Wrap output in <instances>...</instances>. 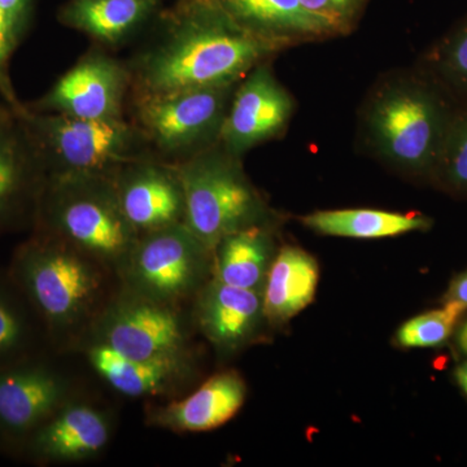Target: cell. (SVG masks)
Wrapping results in <instances>:
<instances>
[{
  "mask_svg": "<svg viewBox=\"0 0 467 467\" xmlns=\"http://www.w3.org/2000/svg\"><path fill=\"white\" fill-rule=\"evenodd\" d=\"M18 45H20V41L12 32L7 18L0 9V99L5 101L15 112H17L24 104L18 100L11 81V75H9V63H11L12 55Z\"/></svg>",
  "mask_w": 467,
  "mask_h": 467,
  "instance_id": "obj_29",
  "label": "cell"
},
{
  "mask_svg": "<svg viewBox=\"0 0 467 467\" xmlns=\"http://www.w3.org/2000/svg\"><path fill=\"white\" fill-rule=\"evenodd\" d=\"M301 3L330 30L334 38L353 33L364 15L368 0H301Z\"/></svg>",
  "mask_w": 467,
  "mask_h": 467,
  "instance_id": "obj_28",
  "label": "cell"
},
{
  "mask_svg": "<svg viewBox=\"0 0 467 467\" xmlns=\"http://www.w3.org/2000/svg\"><path fill=\"white\" fill-rule=\"evenodd\" d=\"M46 181L41 159L16 112L0 117V226L36 208Z\"/></svg>",
  "mask_w": 467,
  "mask_h": 467,
  "instance_id": "obj_18",
  "label": "cell"
},
{
  "mask_svg": "<svg viewBox=\"0 0 467 467\" xmlns=\"http://www.w3.org/2000/svg\"><path fill=\"white\" fill-rule=\"evenodd\" d=\"M319 278L317 260L295 245L276 251L263 290L266 322L290 321L315 299Z\"/></svg>",
  "mask_w": 467,
  "mask_h": 467,
  "instance_id": "obj_21",
  "label": "cell"
},
{
  "mask_svg": "<svg viewBox=\"0 0 467 467\" xmlns=\"http://www.w3.org/2000/svg\"><path fill=\"white\" fill-rule=\"evenodd\" d=\"M91 342L101 343L126 358H190L189 331L178 306L122 290L91 325Z\"/></svg>",
  "mask_w": 467,
  "mask_h": 467,
  "instance_id": "obj_9",
  "label": "cell"
},
{
  "mask_svg": "<svg viewBox=\"0 0 467 467\" xmlns=\"http://www.w3.org/2000/svg\"><path fill=\"white\" fill-rule=\"evenodd\" d=\"M175 167L186 199L184 223L212 252L230 234L275 225V213L251 182L242 158L220 143Z\"/></svg>",
  "mask_w": 467,
  "mask_h": 467,
  "instance_id": "obj_6",
  "label": "cell"
},
{
  "mask_svg": "<svg viewBox=\"0 0 467 467\" xmlns=\"http://www.w3.org/2000/svg\"><path fill=\"white\" fill-rule=\"evenodd\" d=\"M70 399L69 380L47 362L23 358L0 367V435L26 441Z\"/></svg>",
  "mask_w": 467,
  "mask_h": 467,
  "instance_id": "obj_12",
  "label": "cell"
},
{
  "mask_svg": "<svg viewBox=\"0 0 467 467\" xmlns=\"http://www.w3.org/2000/svg\"><path fill=\"white\" fill-rule=\"evenodd\" d=\"M432 178L454 192H467V103L454 107Z\"/></svg>",
  "mask_w": 467,
  "mask_h": 467,
  "instance_id": "obj_27",
  "label": "cell"
},
{
  "mask_svg": "<svg viewBox=\"0 0 467 467\" xmlns=\"http://www.w3.org/2000/svg\"><path fill=\"white\" fill-rule=\"evenodd\" d=\"M275 254L273 225L230 234L213 250L212 276L234 287L263 292Z\"/></svg>",
  "mask_w": 467,
  "mask_h": 467,
  "instance_id": "obj_22",
  "label": "cell"
},
{
  "mask_svg": "<svg viewBox=\"0 0 467 467\" xmlns=\"http://www.w3.org/2000/svg\"><path fill=\"white\" fill-rule=\"evenodd\" d=\"M158 24L126 61L131 94L234 84L284 52L239 26L217 0H180L160 12Z\"/></svg>",
  "mask_w": 467,
  "mask_h": 467,
  "instance_id": "obj_1",
  "label": "cell"
},
{
  "mask_svg": "<svg viewBox=\"0 0 467 467\" xmlns=\"http://www.w3.org/2000/svg\"><path fill=\"white\" fill-rule=\"evenodd\" d=\"M301 223L321 235L353 239L391 238L408 233L425 232L432 225L431 218L423 214L368 208L313 212L301 217Z\"/></svg>",
  "mask_w": 467,
  "mask_h": 467,
  "instance_id": "obj_23",
  "label": "cell"
},
{
  "mask_svg": "<svg viewBox=\"0 0 467 467\" xmlns=\"http://www.w3.org/2000/svg\"><path fill=\"white\" fill-rule=\"evenodd\" d=\"M160 7L161 0H69L57 17L64 26L113 50L158 16Z\"/></svg>",
  "mask_w": 467,
  "mask_h": 467,
  "instance_id": "obj_20",
  "label": "cell"
},
{
  "mask_svg": "<svg viewBox=\"0 0 467 467\" xmlns=\"http://www.w3.org/2000/svg\"><path fill=\"white\" fill-rule=\"evenodd\" d=\"M456 379L462 391L467 395V359L457 368Z\"/></svg>",
  "mask_w": 467,
  "mask_h": 467,
  "instance_id": "obj_32",
  "label": "cell"
},
{
  "mask_svg": "<svg viewBox=\"0 0 467 467\" xmlns=\"http://www.w3.org/2000/svg\"><path fill=\"white\" fill-rule=\"evenodd\" d=\"M16 115L41 159L46 178L79 174L115 177L129 162L155 156L129 117L107 121L77 119L34 112L26 104Z\"/></svg>",
  "mask_w": 467,
  "mask_h": 467,
  "instance_id": "obj_5",
  "label": "cell"
},
{
  "mask_svg": "<svg viewBox=\"0 0 467 467\" xmlns=\"http://www.w3.org/2000/svg\"><path fill=\"white\" fill-rule=\"evenodd\" d=\"M32 7L33 0H0V9L20 42L29 26Z\"/></svg>",
  "mask_w": 467,
  "mask_h": 467,
  "instance_id": "obj_30",
  "label": "cell"
},
{
  "mask_svg": "<svg viewBox=\"0 0 467 467\" xmlns=\"http://www.w3.org/2000/svg\"><path fill=\"white\" fill-rule=\"evenodd\" d=\"M110 270L52 236L36 233L21 245L11 279L58 340L91 327L107 299Z\"/></svg>",
  "mask_w": 467,
  "mask_h": 467,
  "instance_id": "obj_3",
  "label": "cell"
},
{
  "mask_svg": "<svg viewBox=\"0 0 467 467\" xmlns=\"http://www.w3.org/2000/svg\"><path fill=\"white\" fill-rule=\"evenodd\" d=\"M444 301H456L467 308V272L453 279L445 294Z\"/></svg>",
  "mask_w": 467,
  "mask_h": 467,
  "instance_id": "obj_31",
  "label": "cell"
},
{
  "mask_svg": "<svg viewBox=\"0 0 467 467\" xmlns=\"http://www.w3.org/2000/svg\"><path fill=\"white\" fill-rule=\"evenodd\" d=\"M8 112H12V109H9V107L7 106V104L5 103V101L0 99V117L7 115Z\"/></svg>",
  "mask_w": 467,
  "mask_h": 467,
  "instance_id": "obj_34",
  "label": "cell"
},
{
  "mask_svg": "<svg viewBox=\"0 0 467 467\" xmlns=\"http://www.w3.org/2000/svg\"><path fill=\"white\" fill-rule=\"evenodd\" d=\"M29 306L14 281L0 279V367L23 359L33 340Z\"/></svg>",
  "mask_w": 467,
  "mask_h": 467,
  "instance_id": "obj_24",
  "label": "cell"
},
{
  "mask_svg": "<svg viewBox=\"0 0 467 467\" xmlns=\"http://www.w3.org/2000/svg\"><path fill=\"white\" fill-rule=\"evenodd\" d=\"M247 32L282 50L333 38L301 0H217Z\"/></svg>",
  "mask_w": 467,
  "mask_h": 467,
  "instance_id": "obj_19",
  "label": "cell"
},
{
  "mask_svg": "<svg viewBox=\"0 0 467 467\" xmlns=\"http://www.w3.org/2000/svg\"><path fill=\"white\" fill-rule=\"evenodd\" d=\"M130 94L128 63L95 45L50 90L26 106L34 112L107 121L126 119Z\"/></svg>",
  "mask_w": 467,
  "mask_h": 467,
  "instance_id": "obj_10",
  "label": "cell"
},
{
  "mask_svg": "<svg viewBox=\"0 0 467 467\" xmlns=\"http://www.w3.org/2000/svg\"><path fill=\"white\" fill-rule=\"evenodd\" d=\"M238 84L130 94L129 119L142 133L156 158L178 164L220 143Z\"/></svg>",
  "mask_w": 467,
  "mask_h": 467,
  "instance_id": "obj_7",
  "label": "cell"
},
{
  "mask_svg": "<svg viewBox=\"0 0 467 467\" xmlns=\"http://www.w3.org/2000/svg\"><path fill=\"white\" fill-rule=\"evenodd\" d=\"M212 263L213 252L178 223L140 235L119 276L126 290L180 306L207 284Z\"/></svg>",
  "mask_w": 467,
  "mask_h": 467,
  "instance_id": "obj_8",
  "label": "cell"
},
{
  "mask_svg": "<svg viewBox=\"0 0 467 467\" xmlns=\"http://www.w3.org/2000/svg\"><path fill=\"white\" fill-rule=\"evenodd\" d=\"M196 326L221 355H233L260 335L266 322L263 292L234 287L211 276L196 294Z\"/></svg>",
  "mask_w": 467,
  "mask_h": 467,
  "instance_id": "obj_14",
  "label": "cell"
},
{
  "mask_svg": "<svg viewBox=\"0 0 467 467\" xmlns=\"http://www.w3.org/2000/svg\"><path fill=\"white\" fill-rule=\"evenodd\" d=\"M453 110L429 73L393 70L378 79L359 109V140L399 173L432 178Z\"/></svg>",
  "mask_w": 467,
  "mask_h": 467,
  "instance_id": "obj_2",
  "label": "cell"
},
{
  "mask_svg": "<svg viewBox=\"0 0 467 467\" xmlns=\"http://www.w3.org/2000/svg\"><path fill=\"white\" fill-rule=\"evenodd\" d=\"M125 217L135 232H156L184 223L186 199L175 164L155 158L129 162L113 177Z\"/></svg>",
  "mask_w": 467,
  "mask_h": 467,
  "instance_id": "obj_13",
  "label": "cell"
},
{
  "mask_svg": "<svg viewBox=\"0 0 467 467\" xmlns=\"http://www.w3.org/2000/svg\"><path fill=\"white\" fill-rule=\"evenodd\" d=\"M295 109L294 97L276 78L272 61L261 63L243 77L234 91L220 146L243 158L254 147L281 138Z\"/></svg>",
  "mask_w": 467,
  "mask_h": 467,
  "instance_id": "obj_11",
  "label": "cell"
},
{
  "mask_svg": "<svg viewBox=\"0 0 467 467\" xmlns=\"http://www.w3.org/2000/svg\"><path fill=\"white\" fill-rule=\"evenodd\" d=\"M245 398L247 386L241 374L223 371L181 400L150 407L147 423L171 432L212 431L235 417Z\"/></svg>",
  "mask_w": 467,
  "mask_h": 467,
  "instance_id": "obj_16",
  "label": "cell"
},
{
  "mask_svg": "<svg viewBox=\"0 0 467 467\" xmlns=\"http://www.w3.org/2000/svg\"><path fill=\"white\" fill-rule=\"evenodd\" d=\"M110 435L104 411L70 399L26 439L27 451L39 462H82L99 456Z\"/></svg>",
  "mask_w": 467,
  "mask_h": 467,
  "instance_id": "obj_15",
  "label": "cell"
},
{
  "mask_svg": "<svg viewBox=\"0 0 467 467\" xmlns=\"http://www.w3.org/2000/svg\"><path fill=\"white\" fill-rule=\"evenodd\" d=\"M457 346L461 352L467 356V321L461 326L459 333H457Z\"/></svg>",
  "mask_w": 467,
  "mask_h": 467,
  "instance_id": "obj_33",
  "label": "cell"
},
{
  "mask_svg": "<svg viewBox=\"0 0 467 467\" xmlns=\"http://www.w3.org/2000/svg\"><path fill=\"white\" fill-rule=\"evenodd\" d=\"M86 358L110 389L128 398H158L175 393L192 370L190 358H130L94 342L86 346Z\"/></svg>",
  "mask_w": 467,
  "mask_h": 467,
  "instance_id": "obj_17",
  "label": "cell"
},
{
  "mask_svg": "<svg viewBox=\"0 0 467 467\" xmlns=\"http://www.w3.org/2000/svg\"><path fill=\"white\" fill-rule=\"evenodd\" d=\"M38 233L82 252L119 276L140 234L125 217L113 177H47L34 208Z\"/></svg>",
  "mask_w": 467,
  "mask_h": 467,
  "instance_id": "obj_4",
  "label": "cell"
},
{
  "mask_svg": "<svg viewBox=\"0 0 467 467\" xmlns=\"http://www.w3.org/2000/svg\"><path fill=\"white\" fill-rule=\"evenodd\" d=\"M467 308L456 301H445L441 308L416 316L401 325L396 343L402 348H436L447 342Z\"/></svg>",
  "mask_w": 467,
  "mask_h": 467,
  "instance_id": "obj_25",
  "label": "cell"
},
{
  "mask_svg": "<svg viewBox=\"0 0 467 467\" xmlns=\"http://www.w3.org/2000/svg\"><path fill=\"white\" fill-rule=\"evenodd\" d=\"M429 75L448 91L467 100V20L445 36L427 57Z\"/></svg>",
  "mask_w": 467,
  "mask_h": 467,
  "instance_id": "obj_26",
  "label": "cell"
}]
</instances>
